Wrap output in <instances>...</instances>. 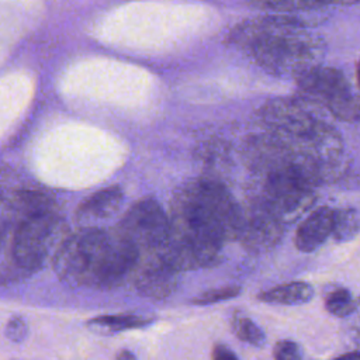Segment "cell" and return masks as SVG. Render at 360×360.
Masks as SVG:
<instances>
[{"mask_svg":"<svg viewBox=\"0 0 360 360\" xmlns=\"http://www.w3.org/2000/svg\"><path fill=\"white\" fill-rule=\"evenodd\" d=\"M169 219L166 262L177 271L212 267L222 260V245L239 239L242 207L219 181L200 179L174 194Z\"/></svg>","mask_w":360,"mask_h":360,"instance_id":"obj_1","label":"cell"},{"mask_svg":"<svg viewBox=\"0 0 360 360\" xmlns=\"http://www.w3.org/2000/svg\"><path fill=\"white\" fill-rule=\"evenodd\" d=\"M231 39L246 49L264 70L280 77H300L321 66L322 38L305 32L297 14H271L246 20L231 32Z\"/></svg>","mask_w":360,"mask_h":360,"instance_id":"obj_2","label":"cell"},{"mask_svg":"<svg viewBox=\"0 0 360 360\" xmlns=\"http://www.w3.org/2000/svg\"><path fill=\"white\" fill-rule=\"evenodd\" d=\"M139 250L114 232L83 228L70 233L60 246L53 267L58 277L70 287L111 288L131 277Z\"/></svg>","mask_w":360,"mask_h":360,"instance_id":"obj_3","label":"cell"},{"mask_svg":"<svg viewBox=\"0 0 360 360\" xmlns=\"http://www.w3.org/2000/svg\"><path fill=\"white\" fill-rule=\"evenodd\" d=\"M10 228V278L25 276L55 260L60 246L69 238V228L56 214L46 212Z\"/></svg>","mask_w":360,"mask_h":360,"instance_id":"obj_4","label":"cell"},{"mask_svg":"<svg viewBox=\"0 0 360 360\" xmlns=\"http://www.w3.org/2000/svg\"><path fill=\"white\" fill-rule=\"evenodd\" d=\"M170 219L153 198L135 202L117 226V232L134 245L139 253L156 252L166 240Z\"/></svg>","mask_w":360,"mask_h":360,"instance_id":"obj_5","label":"cell"},{"mask_svg":"<svg viewBox=\"0 0 360 360\" xmlns=\"http://www.w3.org/2000/svg\"><path fill=\"white\" fill-rule=\"evenodd\" d=\"M283 236V224L271 214L260 198L242 208L239 240L255 253H264L277 246Z\"/></svg>","mask_w":360,"mask_h":360,"instance_id":"obj_6","label":"cell"},{"mask_svg":"<svg viewBox=\"0 0 360 360\" xmlns=\"http://www.w3.org/2000/svg\"><path fill=\"white\" fill-rule=\"evenodd\" d=\"M131 278L141 295L155 300L172 295L179 285V271L172 269L156 252L139 255Z\"/></svg>","mask_w":360,"mask_h":360,"instance_id":"obj_7","label":"cell"},{"mask_svg":"<svg viewBox=\"0 0 360 360\" xmlns=\"http://www.w3.org/2000/svg\"><path fill=\"white\" fill-rule=\"evenodd\" d=\"M298 87L309 97L323 101L328 107L335 100L350 91V86L342 70L316 66L295 79Z\"/></svg>","mask_w":360,"mask_h":360,"instance_id":"obj_8","label":"cell"},{"mask_svg":"<svg viewBox=\"0 0 360 360\" xmlns=\"http://www.w3.org/2000/svg\"><path fill=\"white\" fill-rule=\"evenodd\" d=\"M52 211H55V201L46 193L38 190H14L3 201V225H17Z\"/></svg>","mask_w":360,"mask_h":360,"instance_id":"obj_9","label":"cell"},{"mask_svg":"<svg viewBox=\"0 0 360 360\" xmlns=\"http://www.w3.org/2000/svg\"><path fill=\"white\" fill-rule=\"evenodd\" d=\"M122 197V190L118 186L96 191L77 207L76 221L83 228H96V224L105 221L118 211Z\"/></svg>","mask_w":360,"mask_h":360,"instance_id":"obj_10","label":"cell"},{"mask_svg":"<svg viewBox=\"0 0 360 360\" xmlns=\"http://www.w3.org/2000/svg\"><path fill=\"white\" fill-rule=\"evenodd\" d=\"M333 229V210L319 207L314 210L298 226L295 232V246L304 253L316 250L329 236Z\"/></svg>","mask_w":360,"mask_h":360,"instance_id":"obj_11","label":"cell"},{"mask_svg":"<svg viewBox=\"0 0 360 360\" xmlns=\"http://www.w3.org/2000/svg\"><path fill=\"white\" fill-rule=\"evenodd\" d=\"M314 297V288L311 284L304 281H292L287 284L277 285L259 295L260 301L269 304L281 305H300L308 302Z\"/></svg>","mask_w":360,"mask_h":360,"instance_id":"obj_12","label":"cell"},{"mask_svg":"<svg viewBox=\"0 0 360 360\" xmlns=\"http://www.w3.org/2000/svg\"><path fill=\"white\" fill-rule=\"evenodd\" d=\"M150 319L131 315V314H120V315H101L87 321V326L100 333H117L127 329L142 328L148 325Z\"/></svg>","mask_w":360,"mask_h":360,"instance_id":"obj_13","label":"cell"},{"mask_svg":"<svg viewBox=\"0 0 360 360\" xmlns=\"http://www.w3.org/2000/svg\"><path fill=\"white\" fill-rule=\"evenodd\" d=\"M360 232V215L354 208L333 210L332 238L336 242H349Z\"/></svg>","mask_w":360,"mask_h":360,"instance_id":"obj_14","label":"cell"},{"mask_svg":"<svg viewBox=\"0 0 360 360\" xmlns=\"http://www.w3.org/2000/svg\"><path fill=\"white\" fill-rule=\"evenodd\" d=\"M252 6L266 10V11H274V14H297L302 11H308L312 8H321L330 6L333 3L329 1H284V0H277V1H255L250 3Z\"/></svg>","mask_w":360,"mask_h":360,"instance_id":"obj_15","label":"cell"},{"mask_svg":"<svg viewBox=\"0 0 360 360\" xmlns=\"http://www.w3.org/2000/svg\"><path fill=\"white\" fill-rule=\"evenodd\" d=\"M328 108L336 118L342 121H357L360 120V94H353L349 91L330 103Z\"/></svg>","mask_w":360,"mask_h":360,"instance_id":"obj_16","label":"cell"},{"mask_svg":"<svg viewBox=\"0 0 360 360\" xmlns=\"http://www.w3.org/2000/svg\"><path fill=\"white\" fill-rule=\"evenodd\" d=\"M232 330L242 342L253 346H263L266 340L264 332L248 316L235 315L232 319Z\"/></svg>","mask_w":360,"mask_h":360,"instance_id":"obj_17","label":"cell"},{"mask_svg":"<svg viewBox=\"0 0 360 360\" xmlns=\"http://www.w3.org/2000/svg\"><path fill=\"white\" fill-rule=\"evenodd\" d=\"M325 308L329 314L339 316V318H345L354 312L356 304H354V300H353L352 294L349 292V290L338 288L326 297Z\"/></svg>","mask_w":360,"mask_h":360,"instance_id":"obj_18","label":"cell"},{"mask_svg":"<svg viewBox=\"0 0 360 360\" xmlns=\"http://www.w3.org/2000/svg\"><path fill=\"white\" fill-rule=\"evenodd\" d=\"M239 294H240V287H238V285L219 287V288H214V290H208V291L201 292L200 295L193 298V304H195V305H210V304H215V302H219V301L231 300V298H233Z\"/></svg>","mask_w":360,"mask_h":360,"instance_id":"obj_19","label":"cell"},{"mask_svg":"<svg viewBox=\"0 0 360 360\" xmlns=\"http://www.w3.org/2000/svg\"><path fill=\"white\" fill-rule=\"evenodd\" d=\"M274 360H301L302 350L298 343L292 340H278L273 349Z\"/></svg>","mask_w":360,"mask_h":360,"instance_id":"obj_20","label":"cell"},{"mask_svg":"<svg viewBox=\"0 0 360 360\" xmlns=\"http://www.w3.org/2000/svg\"><path fill=\"white\" fill-rule=\"evenodd\" d=\"M27 333H28V326L21 316L10 318L4 328L6 338L13 342H22L27 338Z\"/></svg>","mask_w":360,"mask_h":360,"instance_id":"obj_21","label":"cell"},{"mask_svg":"<svg viewBox=\"0 0 360 360\" xmlns=\"http://www.w3.org/2000/svg\"><path fill=\"white\" fill-rule=\"evenodd\" d=\"M212 360H239L233 350L225 345H215L212 349Z\"/></svg>","mask_w":360,"mask_h":360,"instance_id":"obj_22","label":"cell"},{"mask_svg":"<svg viewBox=\"0 0 360 360\" xmlns=\"http://www.w3.org/2000/svg\"><path fill=\"white\" fill-rule=\"evenodd\" d=\"M115 360H138V359H136V356H135L131 350L124 349V350H120V352L117 353Z\"/></svg>","mask_w":360,"mask_h":360,"instance_id":"obj_23","label":"cell"},{"mask_svg":"<svg viewBox=\"0 0 360 360\" xmlns=\"http://www.w3.org/2000/svg\"><path fill=\"white\" fill-rule=\"evenodd\" d=\"M335 360H360V352H349L346 354L339 356Z\"/></svg>","mask_w":360,"mask_h":360,"instance_id":"obj_24","label":"cell"},{"mask_svg":"<svg viewBox=\"0 0 360 360\" xmlns=\"http://www.w3.org/2000/svg\"><path fill=\"white\" fill-rule=\"evenodd\" d=\"M356 79H357V86L360 89V60L357 63V70H356Z\"/></svg>","mask_w":360,"mask_h":360,"instance_id":"obj_25","label":"cell"}]
</instances>
